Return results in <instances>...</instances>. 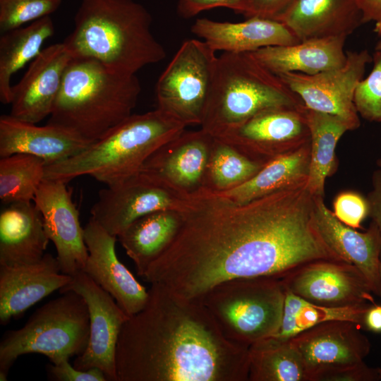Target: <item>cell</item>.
<instances>
[{
    "instance_id": "obj_22",
    "label": "cell",
    "mask_w": 381,
    "mask_h": 381,
    "mask_svg": "<svg viewBox=\"0 0 381 381\" xmlns=\"http://www.w3.org/2000/svg\"><path fill=\"white\" fill-rule=\"evenodd\" d=\"M92 143L60 126H39L10 114L0 116V157L26 154L51 165L79 154Z\"/></svg>"
},
{
    "instance_id": "obj_20",
    "label": "cell",
    "mask_w": 381,
    "mask_h": 381,
    "mask_svg": "<svg viewBox=\"0 0 381 381\" xmlns=\"http://www.w3.org/2000/svg\"><path fill=\"white\" fill-rule=\"evenodd\" d=\"M324 197L313 196L312 217L322 240L339 260L356 267L368 282L373 293L381 297V235L372 222L359 232L340 222L325 205Z\"/></svg>"
},
{
    "instance_id": "obj_5",
    "label": "cell",
    "mask_w": 381,
    "mask_h": 381,
    "mask_svg": "<svg viewBox=\"0 0 381 381\" xmlns=\"http://www.w3.org/2000/svg\"><path fill=\"white\" fill-rule=\"evenodd\" d=\"M186 128L158 109L131 114L79 154L47 165L45 178L68 183L90 176L107 186L114 184L139 172L151 154Z\"/></svg>"
},
{
    "instance_id": "obj_3",
    "label": "cell",
    "mask_w": 381,
    "mask_h": 381,
    "mask_svg": "<svg viewBox=\"0 0 381 381\" xmlns=\"http://www.w3.org/2000/svg\"><path fill=\"white\" fill-rule=\"evenodd\" d=\"M152 22L147 8L135 0H81L73 30L63 42L73 57L135 75L166 56L152 32Z\"/></svg>"
},
{
    "instance_id": "obj_36",
    "label": "cell",
    "mask_w": 381,
    "mask_h": 381,
    "mask_svg": "<svg viewBox=\"0 0 381 381\" xmlns=\"http://www.w3.org/2000/svg\"><path fill=\"white\" fill-rule=\"evenodd\" d=\"M371 72L356 86L353 102L363 119L381 122V51L375 50Z\"/></svg>"
},
{
    "instance_id": "obj_12",
    "label": "cell",
    "mask_w": 381,
    "mask_h": 381,
    "mask_svg": "<svg viewBox=\"0 0 381 381\" xmlns=\"http://www.w3.org/2000/svg\"><path fill=\"white\" fill-rule=\"evenodd\" d=\"M215 138L266 164L310 142L306 107H280L264 110Z\"/></svg>"
},
{
    "instance_id": "obj_21",
    "label": "cell",
    "mask_w": 381,
    "mask_h": 381,
    "mask_svg": "<svg viewBox=\"0 0 381 381\" xmlns=\"http://www.w3.org/2000/svg\"><path fill=\"white\" fill-rule=\"evenodd\" d=\"M71 279L61 272L56 257L50 253L32 264L0 265V323L8 324Z\"/></svg>"
},
{
    "instance_id": "obj_37",
    "label": "cell",
    "mask_w": 381,
    "mask_h": 381,
    "mask_svg": "<svg viewBox=\"0 0 381 381\" xmlns=\"http://www.w3.org/2000/svg\"><path fill=\"white\" fill-rule=\"evenodd\" d=\"M333 208L335 217L353 229L361 228L363 221L369 216L367 198L356 191L339 193L334 199Z\"/></svg>"
},
{
    "instance_id": "obj_45",
    "label": "cell",
    "mask_w": 381,
    "mask_h": 381,
    "mask_svg": "<svg viewBox=\"0 0 381 381\" xmlns=\"http://www.w3.org/2000/svg\"><path fill=\"white\" fill-rule=\"evenodd\" d=\"M374 32L381 36V16L380 18L375 22V25L374 28Z\"/></svg>"
},
{
    "instance_id": "obj_38",
    "label": "cell",
    "mask_w": 381,
    "mask_h": 381,
    "mask_svg": "<svg viewBox=\"0 0 381 381\" xmlns=\"http://www.w3.org/2000/svg\"><path fill=\"white\" fill-rule=\"evenodd\" d=\"M381 368L371 367L364 361L334 368L317 375L313 381H380Z\"/></svg>"
},
{
    "instance_id": "obj_27",
    "label": "cell",
    "mask_w": 381,
    "mask_h": 381,
    "mask_svg": "<svg viewBox=\"0 0 381 381\" xmlns=\"http://www.w3.org/2000/svg\"><path fill=\"white\" fill-rule=\"evenodd\" d=\"M183 220V212L159 210L131 223L117 237L143 277L149 266L169 246Z\"/></svg>"
},
{
    "instance_id": "obj_28",
    "label": "cell",
    "mask_w": 381,
    "mask_h": 381,
    "mask_svg": "<svg viewBox=\"0 0 381 381\" xmlns=\"http://www.w3.org/2000/svg\"><path fill=\"white\" fill-rule=\"evenodd\" d=\"M310 155L308 142L274 157L250 180L220 195L242 204L306 181Z\"/></svg>"
},
{
    "instance_id": "obj_15",
    "label": "cell",
    "mask_w": 381,
    "mask_h": 381,
    "mask_svg": "<svg viewBox=\"0 0 381 381\" xmlns=\"http://www.w3.org/2000/svg\"><path fill=\"white\" fill-rule=\"evenodd\" d=\"M67 183L44 178L33 201L42 216L47 236L55 246L61 272L72 277L83 270L88 251L84 228Z\"/></svg>"
},
{
    "instance_id": "obj_41",
    "label": "cell",
    "mask_w": 381,
    "mask_h": 381,
    "mask_svg": "<svg viewBox=\"0 0 381 381\" xmlns=\"http://www.w3.org/2000/svg\"><path fill=\"white\" fill-rule=\"evenodd\" d=\"M295 0H244L242 13L246 18H261L276 20Z\"/></svg>"
},
{
    "instance_id": "obj_46",
    "label": "cell",
    "mask_w": 381,
    "mask_h": 381,
    "mask_svg": "<svg viewBox=\"0 0 381 381\" xmlns=\"http://www.w3.org/2000/svg\"><path fill=\"white\" fill-rule=\"evenodd\" d=\"M375 50L381 51V40L377 43Z\"/></svg>"
},
{
    "instance_id": "obj_17",
    "label": "cell",
    "mask_w": 381,
    "mask_h": 381,
    "mask_svg": "<svg viewBox=\"0 0 381 381\" xmlns=\"http://www.w3.org/2000/svg\"><path fill=\"white\" fill-rule=\"evenodd\" d=\"M361 327L348 320H331L291 338L303 358L308 381L325 370L364 361L371 345Z\"/></svg>"
},
{
    "instance_id": "obj_30",
    "label": "cell",
    "mask_w": 381,
    "mask_h": 381,
    "mask_svg": "<svg viewBox=\"0 0 381 381\" xmlns=\"http://www.w3.org/2000/svg\"><path fill=\"white\" fill-rule=\"evenodd\" d=\"M306 118L310 134L307 186L313 196L324 197L325 180L337 169V143L351 129L346 121L333 114L306 108Z\"/></svg>"
},
{
    "instance_id": "obj_10",
    "label": "cell",
    "mask_w": 381,
    "mask_h": 381,
    "mask_svg": "<svg viewBox=\"0 0 381 381\" xmlns=\"http://www.w3.org/2000/svg\"><path fill=\"white\" fill-rule=\"evenodd\" d=\"M200 195L185 194L140 171L101 189L91 208V217L117 237L134 221L150 213L159 210L185 212Z\"/></svg>"
},
{
    "instance_id": "obj_23",
    "label": "cell",
    "mask_w": 381,
    "mask_h": 381,
    "mask_svg": "<svg viewBox=\"0 0 381 381\" xmlns=\"http://www.w3.org/2000/svg\"><path fill=\"white\" fill-rule=\"evenodd\" d=\"M191 32L216 52L250 53L266 47L301 42L282 23L257 17L238 23L198 18Z\"/></svg>"
},
{
    "instance_id": "obj_24",
    "label": "cell",
    "mask_w": 381,
    "mask_h": 381,
    "mask_svg": "<svg viewBox=\"0 0 381 381\" xmlns=\"http://www.w3.org/2000/svg\"><path fill=\"white\" fill-rule=\"evenodd\" d=\"M275 20L301 42L347 37L363 24L357 0H295Z\"/></svg>"
},
{
    "instance_id": "obj_18",
    "label": "cell",
    "mask_w": 381,
    "mask_h": 381,
    "mask_svg": "<svg viewBox=\"0 0 381 381\" xmlns=\"http://www.w3.org/2000/svg\"><path fill=\"white\" fill-rule=\"evenodd\" d=\"M84 238L88 256L82 271L110 294L128 317L139 313L147 301L148 290L118 258L116 236L91 217L84 227Z\"/></svg>"
},
{
    "instance_id": "obj_2",
    "label": "cell",
    "mask_w": 381,
    "mask_h": 381,
    "mask_svg": "<svg viewBox=\"0 0 381 381\" xmlns=\"http://www.w3.org/2000/svg\"><path fill=\"white\" fill-rule=\"evenodd\" d=\"M248 347L228 340L200 300L151 284L144 308L123 325L118 381H248Z\"/></svg>"
},
{
    "instance_id": "obj_33",
    "label": "cell",
    "mask_w": 381,
    "mask_h": 381,
    "mask_svg": "<svg viewBox=\"0 0 381 381\" xmlns=\"http://www.w3.org/2000/svg\"><path fill=\"white\" fill-rule=\"evenodd\" d=\"M265 164L214 138L204 179V191L220 194L235 188L253 177Z\"/></svg>"
},
{
    "instance_id": "obj_43",
    "label": "cell",
    "mask_w": 381,
    "mask_h": 381,
    "mask_svg": "<svg viewBox=\"0 0 381 381\" xmlns=\"http://www.w3.org/2000/svg\"><path fill=\"white\" fill-rule=\"evenodd\" d=\"M362 13L363 24L376 22L381 16V0H357Z\"/></svg>"
},
{
    "instance_id": "obj_31",
    "label": "cell",
    "mask_w": 381,
    "mask_h": 381,
    "mask_svg": "<svg viewBox=\"0 0 381 381\" xmlns=\"http://www.w3.org/2000/svg\"><path fill=\"white\" fill-rule=\"evenodd\" d=\"M248 381H308L303 358L291 339H264L248 349Z\"/></svg>"
},
{
    "instance_id": "obj_26",
    "label": "cell",
    "mask_w": 381,
    "mask_h": 381,
    "mask_svg": "<svg viewBox=\"0 0 381 381\" xmlns=\"http://www.w3.org/2000/svg\"><path fill=\"white\" fill-rule=\"evenodd\" d=\"M346 39L344 36L313 39L291 45L266 47L250 53L276 75L286 72L314 75L344 64Z\"/></svg>"
},
{
    "instance_id": "obj_44",
    "label": "cell",
    "mask_w": 381,
    "mask_h": 381,
    "mask_svg": "<svg viewBox=\"0 0 381 381\" xmlns=\"http://www.w3.org/2000/svg\"><path fill=\"white\" fill-rule=\"evenodd\" d=\"M364 327L372 332H381V306L373 304L367 310L364 318Z\"/></svg>"
},
{
    "instance_id": "obj_7",
    "label": "cell",
    "mask_w": 381,
    "mask_h": 381,
    "mask_svg": "<svg viewBox=\"0 0 381 381\" xmlns=\"http://www.w3.org/2000/svg\"><path fill=\"white\" fill-rule=\"evenodd\" d=\"M37 308L23 327L6 331L0 342V380H7L9 369L23 354L37 353L53 364L86 349L90 314L82 296L68 291Z\"/></svg>"
},
{
    "instance_id": "obj_14",
    "label": "cell",
    "mask_w": 381,
    "mask_h": 381,
    "mask_svg": "<svg viewBox=\"0 0 381 381\" xmlns=\"http://www.w3.org/2000/svg\"><path fill=\"white\" fill-rule=\"evenodd\" d=\"M279 278L286 290L317 305L347 307L374 303L367 279L356 267L344 261H310Z\"/></svg>"
},
{
    "instance_id": "obj_6",
    "label": "cell",
    "mask_w": 381,
    "mask_h": 381,
    "mask_svg": "<svg viewBox=\"0 0 381 381\" xmlns=\"http://www.w3.org/2000/svg\"><path fill=\"white\" fill-rule=\"evenodd\" d=\"M304 105L252 53L223 52L217 58L200 128L217 138L264 110Z\"/></svg>"
},
{
    "instance_id": "obj_11",
    "label": "cell",
    "mask_w": 381,
    "mask_h": 381,
    "mask_svg": "<svg viewBox=\"0 0 381 381\" xmlns=\"http://www.w3.org/2000/svg\"><path fill=\"white\" fill-rule=\"evenodd\" d=\"M371 61L373 56L367 49L346 52V60L339 68L314 75L286 72L277 75L300 97L307 109L337 116L355 130L361 122L354 93L366 65Z\"/></svg>"
},
{
    "instance_id": "obj_19",
    "label": "cell",
    "mask_w": 381,
    "mask_h": 381,
    "mask_svg": "<svg viewBox=\"0 0 381 381\" xmlns=\"http://www.w3.org/2000/svg\"><path fill=\"white\" fill-rule=\"evenodd\" d=\"M73 58L63 42L44 48L13 85L10 115L32 123L49 116Z\"/></svg>"
},
{
    "instance_id": "obj_42",
    "label": "cell",
    "mask_w": 381,
    "mask_h": 381,
    "mask_svg": "<svg viewBox=\"0 0 381 381\" xmlns=\"http://www.w3.org/2000/svg\"><path fill=\"white\" fill-rule=\"evenodd\" d=\"M372 183L373 190L367 196L369 216L377 226L381 235V169L373 173Z\"/></svg>"
},
{
    "instance_id": "obj_25",
    "label": "cell",
    "mask_w": 381,
    "mask_h": 381,
    "mask_svg": "<svg viewBox=\"0 0 381 381\" xmlns=\"http://www.w3.org/2000/svg\"><path fill=\"white\" fill-rule=\"evenodd\" d=\"M50 241L42 216L32 202L7 205L0 213V265L40 261Z\"/></svg>"
},
{
    "instance_id": "obj_9",
    "label": "cell",
    "mask_w": 381,
    "mask_h": 381,
    "mask_svg": "<svg viewBox=\"0 0 381 381\" xmlns=\"http://www.w3.org/2000/svg\"><path fill=\"white\" fill-rule=\"evenodd\" d=\"M218 56L204 41H184L159 76L157 109L184 124L200 126L212 87Z\"/></svg>"
},
{
    "instance_id": "obj_8",
    "label": "cell",
    "mask_w": 381,
    "mask_h": 381,
    "mask_svg": "<svg viewBox=\"0 0 381 381\" xmlns=\"http://www.w3.org/2000/svg\"><path fill=\"white\" fill-rule=\"evenodd\" d=\"M285 295L279 277L264 276L221 282L200 301L228 340L249 348L278 333Z\"/></svg>"
},
{
    "instance_id": "obj_40",
    "label": "cell",
    "mask_w": 381,
    "mask_h": 381,
    "mask_svg": "<svg viewBox=\"0 0 381 381\" xmlns=\"http://www.w3.org/2000/svg\"><path fill=\"white\" fill-rule=\"evenodd\" d=\"M224 7L242 14L244 0H177V13L183 18H190L199 13L214 8Z\"/></svg>"
},
{
    "instance_id": "obj_35",
    "label": "cell",
    "mask_w": 381,
    "mask_h": 381,
    "mask_svg": "<svg viewBox=\"0 0 381 381\" xmlns=\"http://www.w3.org/2000/svg\"><path fill=\"white\" fill-rule=\"evenodd\" d=\"M62 0H0V30L6 32L50 16Z\"/></svg>"
},
{
    "instance_id": "obj_1",
    "label": "cell",
    "mask_w": 381,
    "mask_h": 381,
    "mask_svg": "<svg viewBox=\"0 0 381 381\" xmlns=\"http://www.w3.org/2000/svg\"><path fill=\"white\" fill-rule=\"evenodd\" d=\"M307 182L242 204L220 194L200 195L142 278L181 298L200 301L227 280L281 277L310 261L341 260L315 228Z\"/></svg>"
},
{
    "instance_id": "obj_13",
    "label": "cell",
    "mask_w": 381,
    "mask_h": 381,
    "mask_svg": "<svg viewBox=\"0 0 381 381\" xmlns=\"http://www.w3.org/2000/svg\"><path fill=\"white\" fill-rule=\"evenodd\" d=\"M60 293L73 291L83 297L90 314V336L85 351L73 366L80 370L97 368L108 381H118L116 349L121 327L129 318L114 298L83 271L72 276Z\"/></svg>"
},
{
    "instance_id": "obj_47",
    "label": "cell",
    "mask_w": 381,
    "mask_h": 381,
    "mask_svg": "<svg viewBox=\"0 0 381 381\" xmlns=\"http://www.w3.org/2000/svg\"><path fill=\"white\" fill-rule=\"evenodd\" d=\"M377 164L379 167L381 168V158L377 161Z\"/></svg>"
},
{
    "instance_id": "obj_39",
    "label": "cell",
    "mask_w": 381,
    "mask_h": 381,
    "mask_svg": "<svg viewBox=\"0 0 381 381\" xmlns=\"http://www.w3.org/2000/svg\"><path fill=\"white\" fill-rule=\"evenodd\" d=\"M47 369L49 376L58 381H107L104 373L99 368L80 370L71 366L68 360L57 364H48Z\"/></svg>"
},
{
    "instance_id": "obj_32",
    "label": "cell",
    "mask_w": 381,
    "mask_h": 381,
    "mask_svg": "<svg viewBox=\"0 0 381 381\" xmlns=\"http://www.w3.org/2000/svg\"><path fill=\"white\" fill-rule=\"evenodd\" d=\"M286 290L280 329L274 336L289 339L322 322L348 320L364 327V318L375 303L347 307H327L317 305Z\"/></svg>"
},
{
    "instance_id": "obj_29",
    "label": "cell",
    "mask_w": 381,
    "mask_h": 381,
    "mask_svg": "<svg viewBox=\"0 0 381 381\" xmlns=\"http://www.w3.org/2000/svg\"><path fill=\"white\" fill-rule=\"evenodd\" d=\"M55 32L54 22L47 16L28 25L12 30L0 37V101L12 102L11 78L43 49L47 40Z\"/></svg>"
},
{
    "instance_id": "obj_48",
    "label": "cell",
    "mask_w": 381,
    "mask_h": 381,
    "mask_svg": "<svg viewBox=\"0 0 381 381\" xmlns=\"http://www.w3.org/2000/svg\"><path fill=\"white\" fill-rule=\"evenodd\" d=\"M380 276H381V263H380Z\"/></svg>"
},
{
    "instance_id": "obj_4",
    "label": "cell",
    "mask_w": 381,
    "mask_h": 381,
    "mask_svg": "<svg viewBox=\"0 0 381 381\" xmlns=\"http://www.w3.org/2000/svg\"><path fill=\"white\" fill-rule=\"evenodd\" d=\"M141 92L136 75L89 58L73 57L47 123L95 142L132 114Z\"/></svg>"
},
{
    "instance_id": "obj_16",
    "label": "cell",
    "mask_w": 381,
    "mask_h": 381,
    "mask_svg": "<svg viewBox=\"0 0 381 381\" xmlns=\"http://www.w3.org/2000/svg\"><path fill=\"white\" fill-rule=\"evenodd\" d=\"M214 141L202 128L184 130L151 154L140 171L188 195L206 193L204 179Z\"/></svg>"
},
{
    "instance_id": "obj_34",
    "label": "cell",
    "mask_w": 381,
    "mask_h": 381,
    "mask_svg": "<svg viewBox=\"0 0 381 381\" xmlns=\"http://www.w3.org/2000/svg\"><path fill=\"white\" fill-rule=\"evenodd\" d=\"M46 163L26 154L0 157V199L2 203L31 202L45 178Z\"/></svg>"
}]
</instances>
